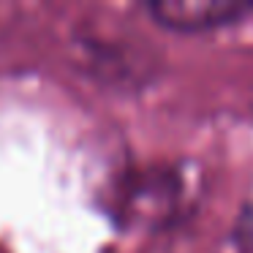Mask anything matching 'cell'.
Masks as SVG:
<instances>
[{"instance_id":"obj_1","label":"cell","mask_w":253,"mask_h":253,"mask_svg":"<svg viewBox=\"0 0 253 253\" xmlns=\"http://www.w3.org/2000/svg\"><path fill=\"white\" fill-rule=\"evenodd\" d=\"M253 11L251 0H155L150 14L171 30H210Z\"/></svg>"},{"instance_id":"obj_2","label":"cell","mask_w":253,"mask_h":253,"mask_svg":"<svg viewBox=\"0 0 253 253\" xmlns=\"http://www.w3.org/2000/svg\"><path fill=\"white\" fill-rule=\"evenodd\" d=\"M237 242L245 253H253V210L240 220V229H237Z\"/></svg>"}]
</instances>
